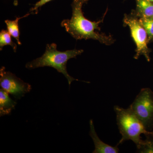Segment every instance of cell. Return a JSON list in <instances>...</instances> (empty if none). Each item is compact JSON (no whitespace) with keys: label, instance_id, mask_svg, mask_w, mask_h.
<instances>
[{"label":"cell","instance_id":"obj_14","mask_svg":"<svg viewBox=\"0 0 153 153\" xmlns=\"http://www.w3.org/2000/svg\"><path fill=\"white\" fill-rule=\"evenodd\" d=\"M52 0H40L34 5V7L30 9V14H37L38 12V9L40 8L42 6L47 4Z\"/></svg>","mask_w":153,"mask_h":153},{"label":"cell","instance_id":"obj_1","mask_svg":"<svg viewBox=\"0 0 153 153\" xmlns=\"http://www.w3.org/2000/svg\"><path fill=\"white\" fill-rule=\"evenodd\" d=\"M88 0H73L71 4L72 16L71 19H65L61 23V27L76 40L93 39L102 44L111 45L114 42V39L111 35L100 33V24L103 22L105 12L102 19L97 22H92L86 19L82 11V7Z\"/></svg>","mask_w":153,"mask_h":153},{"label":"cell","instance_id":"obj_5","mask_svg":"<svg viewBox=\"0 0 153 153\" xmlns=\"http://www.w3.org/2000/svg\"><path fill=\"white\" fill-rule=\"evenodd\" d=\"M124 25L128 26L131 34L136 45V52L134 58L137 59L140 55H144L148 61H150V53L151 50L148 47L149 43L146 31L140 23L138 18L133 14L124 15Z\"/></svg>","mask_w":153,"mask_h":153},{"label":"cell","instance_id":"obj_7","mask_svg":"<svg viewBox=\"0 0 153 153\" xmlns=\"http://www.w3.org/2000/svg\"><path fill=\"white\" fill-rule=\"evenodd\" d=\"M90 124V132L89 134L93 140L94 143L95 149L93 151V153H117L119 152L117 146L113 147L105 143L100 140L94 128L93 120H91L89 121Z\"/></svg>","mask_w":153,"mask_h":153},{"label":"cell","instance_id":"obj_15","mask_svg":"<svg viewBox=\"0 0 153 153\" xmlns=\"http://www.w3.org/2000/svg\"><path fill=\"white\" fill-rule=\"evenodd\" d=\"M19 4V0H14V5L15 6H18Z\"/></svg>","mask_w":153,"mask_h":153},{"label":"cell","instance_id":"obj_9","mask_svg":"<svg viewBox=\"0 0 153 153\" xmlns=\"http://www.w3.org/2000/svg\"><path fill=\"white\" fill-rule=\"evenodd\" d=\"M16 102L9 96V94L1 88L0 90V115H8L15 108Z\"/></svg>","mask_w":153,"mask_h":153},{"label":"cell","instance_id":"obj_4","mask_svg":"<svg viewBox=\"0 0 153 153\" xmlns=\"http://www.w3.org/2000/svg\"><path fill=\"white\" fill-rule=\"evenodd\" d=\"M148 131L153 128V92L150 88L141 90L129 107Z\"/></svg>","mask_w":153,"mask_h":153},{"label":"cell","instance_id":"obj_3","mask_svg":"<svg viewBox=\"0 0 153 153\" xmlns=\"http://www.w3.org/2000/svg\"><path fill=\"white\" fill-rule=\"evenodd\" d=\"M114 110L116 114L117 126L122 135V138L117 146L131 140L136 145L137 149L139 148L143 141L140 135L143 134L146 135L151 131L146 129L142 123L129 108L125 109L115 105Z\"/></svg>","mask_w":153,"mask_h":153},{"label":"cell","instance_id":"obj_17","mask_svg":"<svg viewBox=\"0 0 153 153\" xmlns=\"http://www.w3.org/2000/svg\"><path fill=\"white\" fill-rule=\"evenodd\" d=\"M152 134L153 135V131H152Z\"/></svg>","mask_w":153,"mask_h":153},{"label":"cell","instance_id":"obj_6","mask_svg":"<svg viewBox=\"0 0 153 153\" xmlns=\"http://www.w3.org/2000/svg\"><path fill=\"white\" fill-rule=\"evenodd\" d=\"M0 86L18 99L30 92L32 89L30 84L24 82L10 71H6L4 66L0 69Z\"/></svg>","mask_w":153,"mask_h":153},{"label":"cell","instance_id":"obj_16","mask_svg":"<svg viewBox=\"0 0 153 153\" xmlns=\"http://www.w3.org/2000/svg\"><path fill=\"white\" fill-rule=\"evenodd\" d=\"M149 1H150L152 2L153 3V0H148Z\"/></svg>","mask_w":153,"mask_h":153},{"label":"cell","instance_id":"obj_2","mask_svg":"<svg viewBox=\"0 0 153 153\" xmlns=\"http://www.w3.org/2000/svg\"><path fill=\"white\" fill-rule=\"evenodd\" d=\"M57 44L55 43L47 44L46 50L42 56L28 62L26 65V68L29 69L43 67H51L55 68L59 73H62L68 80L70 86L71 82L74 80L78 81L68 74L67 70V63L68 60L81 55L83 52L82 49H74L66 51H58Z\"/></svg>","mask_w":153,"mask_h":153},{"label":"cell","instance_id":"obj_8","mask_svg":"<svg viewBox=\"0 0 153 153\" xmlns=\"http://www.w3.org/2000/svg\"><path fill=\"white\" fill-rule=\"evenodd\" d=\"M136 8L131 13L140 18H153V3L148 0H136Z\"/></svg>","mask_w":153,"mask_h":153},{"label":"cell","instance_id":"obj_13","mask_svg":"<svg viewBox=\"0 0 153 153\" xmlns=\"http://www.w3.org/2000/svg\"><path fill=\"white\" fill-rule=\"evenodd\" d=\"M139 20L146 31L149 43L152 42L153 41V18H140Z\"/></svg>","mask_w":153,"mask_h":153},{"label":"cell","instance_id":"obj_12","mask_svg":"<svg viewBox=\"0 0 153 153\" xmlns=\"http://www.w3.org/2000/svg\"><path fill=\"white\" fill-rule=\"evenodd\" d=\"M146 140H143L139 148L137 149L138 153H153V135L151 131L150 133L146 135Z\"/></svg>","mask_w":153,"mask_h":153},{"label":"cell","instance_id":"obj_11","mask_svg":"<svg viewBox=\"0 0 153 153\" xmlns=\"http://www.w3.org/2000/svg\"><path fill=\"white\" fill-rule=\"evenodd\" d=\"M9 45L13 48L15 52H16L17 46L11 38V35L7 30H2L0 32V50L1 51L4 46Z\"/></svg>","mask_w":153,"mask_h":153},{"label":"cell","instance_id":"obj_10","mask_svg":"<svg viewBox=\"0 0 153 153\" xmlns=\"http://www.w3.org/2000/svg\"><path fill=\"white\" fill-rule=\"evenodd\" d=\"M31 15L30 13L26 14L24 16L17 17L14 20H7L5 21V23L7 25V29L11 36H13L16 40L17 43L19 45H22V43L20 41V32L19 30V22L20 19L28 17Z\"/></svg>","mask_w":153,"mask_h":153}]
</instances>
